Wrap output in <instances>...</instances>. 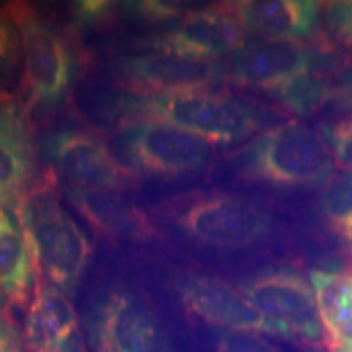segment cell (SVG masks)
Here are the masks:
<instances>
[{
  "instance_id": "1",
  "label": "cell",
  "mask_w": 352,
  "mask_h": 352,
  "mask_svg": "<svg viewBox=\"0 0 352 352\" xmlns=\"http://www.w3.org/2000/svg\"><path fill=\"white\" fill-rule=\"evenodd\" d=\"M138 201L178 256L230 253L266 243L274 219L261 202L235 192L188 188L139 196Z\"/></svg>"
},
{
  "instance_id": "2",
  "label": "cell",
  "mask_w": 352,
  "mask_h": 352,
  "mask_svg": "<svg viewBox=\"0 0 352 352\" xmlns=\"http://www.w3.org/2000/svg\"><path fill=\"white\" fill-rule=\"evenodd\" d=\"M60 184L47 166L13 206L34 270V287L46 280L74 297L95 258L94 243L60 204Z\"/></svg>"
},
{
  "instance_id": "3",
  "label": "cell",
  "mask_w": 352,
  "mask_h": 352,
  "mask_svg": "<svg viewBox=\"0 0 352 352\" xmlns=\"http://www.w3.org/2000/svg\"><path fill=\"white\" fill-rule=\"evenodd\" d=\"M98 256L100 284L85 320L95 347L109 352H176L165 320L132 279L131 253L103 243Z\"/></svg>"
},
{
  "instance_id": "4",
  "label": "cell",
  "mask_w": 352,
  "mask_h": 352,
  "mask_svg": "<svg viewBox=\"0 0 352 352\" xmlns=\"http://www.w3.org/2000/svg\"><path fill=\"white\" fill-rule=\"evenodd\" d=\"M107 140L142 186L139 196L191 188L215 160L212 142L162 122L120 121Z\"/></svg>"
},
{
  "instance_id": "5",
  "label": "cell",
  "mask_w": 352,
  "mask_h": 352,
  "mask_svg": "<svg viewBox=\"0 0 352 352\" xmlns=\"http://www.w3.org/2000/svg\"><path fill=\"white\" fill-rule=\"evenodd\" d=\"M135 263L148 279L166 285L188 316L226 331L264 333L285 338L280 328L264 316L239 287L208 272L197 271L168 250L135 252Z\"/></svg>"
},
{
  "instance_id": "6",
  "label": "cell",
  "mask_w": 352,
  "mask_h": 352,
  "mask_svg": "<svg viewBox=\"0 0 352 352\" xmlns=\"http://www.w3.org/2000/svg\"><path fill=\"white\" fill-rule=\"evenodd\" d=\"M120 121H153L183 129L212 144H233L256 132L261 118L252 104L214 90L120 96Z\"/></svg>"
},
{
  "instance_id": "7",
  "label": "cell",
  "mask_w": 352,
  "mask_h": 352,
  "mask_svg": "<svg viewBox=\"0 0 352 352\" xmlns=\"http://www.w3.org/2000/svg\"><path fill=\"white\" fill-rule=\"evenodd\" d=\"M232 165L253 182L307 186L328 178L334 158L320 134L300 122L289 121L261 132Z\"/></svg>"
},
{
  "instance_id": "8",
  "label": "cell",
  "mask_w": 352,
  "mask_h": 352,
  "mask_svg": "<svg viewBox=\"0 0 352 352\" xmlns=\"http://www.w3.org/2000/svg\"><path fill=\"white\" fill-rule=\"evenodd\" d=\"M6 12L20 32L23 54V85L28 95V108L50 113L67 98L74 76L76 59L69 43L44 20L36 8L28 3H8Z\"/></svg>"
},
{
  "instance_id": "9",
  "label": "cell",
  "mask_w": 352,
  "mask_h": 352,
  "mask_svg": "<svg viewBox=\"0 0 352 352\" xmlns=\"http://www.w3.org/2000/svg\"><path fill=\"white\" fill-rule=\"evenodd\" d=\"M39 153L65 183L94 192L138 197L142 186L109 148L108 140L82 126H64L44 134Z\"/></svg>"
},
{
  "instance_id": "10",
  "label": "cell",
  "mask_w": 352,
  "mask_h": 352,
  "mask_svg": "<svg viewBox=\"0 0 352 352\" xmlns=\"http://www.w3.org/2000/svg\"><path fill=\"white\" fill-rule=\"evenodd\" d=\"M107 74L126 91L148 96L210 90L223 76V67L217 60L139 52L109 57Z\"/></svg>"
},
{
  "instance_id": "11",
  "label": "cell",
  "mask_w": 352,
  "mask_h": 352,
  "mask_svg": "<svg viewBox=\"0 0 352 352\" xmlns=\"http://www.w3.org/2000/svg\"><path fill=\"white\" fill-rule=\"evenodd\" d=\"M60 192L104 245L152 252L165 248L147 210L134 196L78 189L59 178ZM166 250V248H165Z\"/></svg>"
},
{
  "instance_id": "12",
  "label": "cell",
  "mask_w": 352,
  "mask_h": 352,
  "mask_svg": "<svg viewBox=\"0 0 352 352\" xmlns=\"http://www.w3.org/2000/svg\"><path fill=\"white\" fill-rule=\"evenodd\" d=\"M245 41L246 30L228 3L226 7L195 8L170 30L140 39L135 47L142 52L215 60L241 50Z\"/></svg>"
},
{
  "instance_id": "13",
  "label": "cell",
  "mask_w": 352,
  "mask_h": 352,
  "mask_svg": "<svg viewBox=\"0 0 352 352\" xmlns=\"http://www.w3.org/2000/svg\"><path fill=\"white\" fill-rule=\"evenodd\" d=\"M241 294L272 321L287 340L316 342L323 327L315 292L300 276L289 270H270L239 285Z\"/></svg>"
},
{
  "instance_id": "14",
  "label": "cell",
  "mask_w": 352,
  "mask_h": 352,
  "mask_svg": "<svg viewBox=\"0 0 352 352\" xmlns=\"http://www.w3.org/2000/svg\"><path fill=\"white\" fill-rule=\"evenodd\" d=\"M311 52L292 39H259L233 52L223 67V76L240 87L274 90L310 69Z\"/></svg>"
},
{
  "instance_id": "15",
  "label": "cell",
  "mask_w": 352,
  "mask_h": 352,
  "mask_svg": "<svg viewBox=\"0 0 352 352\" xmlns=\"http://www.w3.org/2000/svg\"><path fill=\"white\" fill-rule=\"evenodd\" d=\"M36 153L32 124L21 104L0 101V206L13 209L34 182Z\"/></svg>"
},
{
  "instance_id": "16",
  "label": "cell",
  "mask_w": 352,
  "mask_h": 352,
  "mask_svg": "<svg viewBox=\"0 0 352 352\" xmlns=\"http://www.w3.org/2000/svg\"><path fill=\"white\" fill-rule=\"evenodd\" d=\"M246 32L263 39H298L310 36L318 20V3L302 0H250L232 3Z\"/></svg>"
},
{
  "instance_id": "17",
  "label": "cell",
  "mask_w": 352,
  "mask_h": 352,
  "mask_svg": "<svg viewBox=\"0 0 352 352\" xmlns=\"http://www.w3.org/2000/svg\"><path fill=\"white\" fill-rule=\"evenodd\" d=\"M310 280L328 347L352 349V274L315 270Z\"/></svg>"
},
{
  "instance_id": "18",
  "label": "cell",
  "mask_w": 352,
  "mask_h": 352,
  "mask_svg": "<svg viewBox=\"0 0 352 352\" xmlns=\"http://www.w3.org/2000/svg\"><path fill=\"white\" fill-rule=\"evenodd\" d=\"M19 220L0 206V289L13 305L25 308L34 294V270Z\"/></svg>"
},
{
  "instance_id": "19",
  "label": "cell",
  "mask_w": 352,
  "mask_h": 352,
  "mask_svg": "<svg viewBox=\"0 0 352 352\" xmlns=\"http://www.w3.org/2000/svg\"><path fill=\"white\" fill-rule=\"evenodd\" d=\"M272 94L285 108L298 114H310L323 107L324 101L328 100L329 88L323 77L310 72L308 69L284 82L283 85L276 87Z\"/></svg>"
},
{
  "instance_id": "20",
  "label": "cell",
  "mask_w": 352,
  "mask_h": 352,
  "mask_svg": "<svg viewBox=\"0 0 352 352\" xmlns=\"http://www.w3.org/2000/svg\"><path fill=\"white\" fill-rule=\"evenodd\" d=\"M323 206L327 214L338 226L352 215V170L331 176L324 189Z\"/></svg>"
},
{
  "instance_id": "21",
  "label": "cell",
  "mask_w": 352,
  "mask_h": 352,
  "mask_svg": "<svg viewBox=\"0 0 352 352\" xmlns=\"http://www.w3.org/2000/svg\"><path fill=\"white\" fill-rule=\"evenodd\" d=\"M124 10L131 12L134 19H140L145 21H173L182 20L184 15L195 10L192 3L186 2H129L124 3Z\"/></svg>"
},
{
  "instance_id": "22",
  "label": "cell",
  "mask_w": 352,
  "mask_h": 352,
  "mask_svg": "<svg viewBox=\"0 0 352 352\" xmlns=\"http://www.w3.org/2000/svg\"><path fill=\"white\" fill-rule=\"evenodd\" d=\"M20 34L6 10H0V83L7 82L15 72L20 57Z\"/></svg>"
},
{
  "instance_id": "23",
  "label": "cell",
  "mask_w": 352,
  "mask_h": 352,
  "mask_svg": "<svg viewBox=\"0 0 352 352\" xmlns=\"http://www.w3.org/2000/svg\"><path fill=\"white\" fill-rule=\"evenodd\" d=\"M215 352H280L256 333L222 331L215 338Z\"/></svg>"
},
{
  "instance_id": "24",
  "label": "cell",
  "mask_w": 352,
  "mask_h": 352,
  "mask_svg": "<svg viewBox=\"0 0 352 352\" xmlns=\"http://www.w3.org/2000/svg\"><path fill=\"white\" fill-rule=\"evenodd\" d=\"M329 139L338 166L342 170H352V121L338 126Z\"/></svg>"
},
{
  "instance_id": "25",
  "label": "cell",
  "mask_w": 352,
  "mask_h": 352,
  "mask_svg": "<svg viewBox=\"0 0 352 352\" xmlns=\"http://www.w3.org/2000/svg\"><path fill=\"white\" fill-rule=\"evenodd\" d=\"M114 3L111 2H77L74 6L76 20L82 26L100 25L103 20H108L113 13Z\"/></svg>"
},
{
  "instance_id": "26",
  "label": "cell",
  "mask_w": 352,
  "mask_h": 352,
  "mask_svg": "<svg viewBox=\"0 0 352 352\" xmlns=\"http://www.w3.org/2000/svg\"><path fill=\"white\" fill-rule=\"evenodd\" d=\"M23 342L25 338L8 311L0 310V352H23Z\"/></svg>"
},
{
  "instance_id": "27",
  "label": "cell",
  "mask_w": 352,
  "mask_h": 352,
  "mask_svg": "<svg viewBox=\"0 0 352 352\" xmlns=\"http://www.w3.org/2000/svg\"><path fill=\"white\" fill-rule=\"evenodd\" d=\"M331 20L338 25L341 33H344L352 41V2L334 3L331 8Z\"/></svg>"
},
{
  "instance_id": "28",
  "label": "cell",
  "mask_w": 352,
  "mask_h": 352,
  "mask_svg": "<svg viewBox=\"0 0 352 352\" xmlns=\"http://www.w3.org/2000/svg\"><path fill=\"white\" fill-rule=\"evenodd\" d=\"M340 227H341V230H342V232H344V233H346V235H347V236H349V239L352 240V215H351V217H349V219H347V220H346V222H342Z\"/></svg>"
},
{
  "instance_id": "29",
  "label": "cell",
  "mask_w": 352,
  "mask_h": 352,
  "mask_svg": "<svg viewBox=\"0 0 352 352\" xmlns=\"http://www.w3.org/2000/svg\"><path fill=\"white\" fill-rule=\"evenodd\" d=\"M346 101L349 103V107L352 108V83H351V87L346 90Z\"/></svg>"
},
{
  "instance_id": "30",
  "label": "cell",
  "mask_w": 352,
  "mask_h": 352,
  "mask_svg": "<svg viewBox=\"0 0 352 352\" xmlns=\"http://www.w3.org/2000/svg\"><path fill=\"white\" fill-rule=\"evenodd\" d=\"M329 352H352V349H344V347H328Z\"/></svg>"
},
{
  "instance_id": "31",
  "label": "cell",
  "mask_w": 352,
  "mask_h": 352,
  "mask_svg": "<svg viewBox=\"0 0 352 352\" xmlns=\"http://www.w3.org/2000/svg\"><path fill=\"white\" fill-rule=\"evenodd\" d=\"M2 303H3V292L2 289H0V308H2Z\"/></svg>"
},
{
  "instance_id": "32",
  "label": "cell",
  "mask_w": 352,
  "mask_h": 352,
  "mask_svg": "<svg viewBox=\"0 0 352 352\" xmlns=\"http://www.w3.org/2000/svg\"><path fill=\"white\" fill-rule=\"evenodd\" d=\"M96 352H109V351L104 349V347H96Z\"/></svg>"
}]
</instances>
